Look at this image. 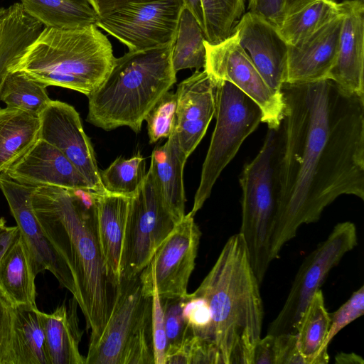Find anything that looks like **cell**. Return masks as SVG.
<instances>
[{"instance_id": "obj_1", "label": "cell", "mask_w": 364, "mask_h": 364, "mask_svg": "<svg viewBox=\"0 0 364 364\" xmlns=\"http://www.w3.org/2000/svg\"><path fill=\"white\" fill-rule=\"evenodd\" d=\"M275 153L277 212L269 259L342 195L364 200V97L330 79L284 83Z\"/></svg>"}, {"instance_id": "obj_2", "label": "cell", "mask_w": 364, "mask_h": 364, "mask_svg": "<svg viewBox=\"0 0 364 364\" xmlns=\"http://www.w3.org/2000/svg\"><path fill=\"white\" fill-rule=\"evenodd\" d=\"M99 193L91 188L43 186L36 187L31 196L44 232L73 275L77 301L86 328L91 330L89 345L104 330L115 291L106 273L96 232Z\"/></svg>"}, {"instance_id": "obj_3", "label": "cell", "mask_w": 364, "mask_h": 364, "mask_svg": "<svg viewBox=\"0 0 364 364\" xmlns=\"http://www.w3.org/2000/svg\"><path fill=\"white\" fill-rule=\"evenodd\" d=\"M259 286L238 232L228 239L210 272L191 293L208 303L211 343L221 364H252L264 316Z\"/></svg>"}, {"instance_id": "obj_4", "label": "cell", "mask_w": 364, "mask_h": 364, "mask_svg": "<svg viewBox=\"0 0 364 364\" xmlns=\"http://www.w3.org/2000/svg\"><path fill=\"white\" fill-rule=\"evenodd\" d=\"M174 40L116 58L107 78L87 96L86 120L106 131L126 126L139 132L147 113L176 82Z\"/></svg>"}, {"instance_id": "obj_5", "label": "cell", "mask_w": 364, "mask_h": 364, "mask_svg": "<svg viewBox=\"0 0 364 364\" xmlns=\"http://www.w3.org/2000/svg\"><path fill=\"white\" fill-rule=\"evenodd\" d=\"M112 46L96 24L70 29L43 28L13 70L48 86L87 97L105 81L115 61Z\"/></svg>"}, {"instance_id": "obj_6", "label": "cell", "mask_w": 364, "mask_h": 364, "mask_svg": "<svg viewBox=\"0 0 364 364\" xmlns=\"http://www.w3.org/2000/svg\"><path fill=\"white\" fill-rule=\"evenodd\" d=\"M154 286L150 264L136 276L119 280L108 320L97 340L89 345L85 364H155Z\"/></svg>"}, {"instance_id": "obj_7", "label": "cell", "mask_w": 364, "mask_h": 364, "mask_svg": "<svg viewBox=\"0 0 364 364\" xmlns=\"http://www.w3.org/2000/svg\"><path fill=\"white\" fill-rule=\"evenodd\" d=\"M278 129H269L256 156L247 163L239 181L242 188V223L239 233L261 285L269 264V246L277 212L275 153Z\"/></svg>"}, {"instance_id": "obj_8", "label": "cell", "mask_w": 364, "mask_h": 364, "mask_svg": "<svg viewBox=\"0 0 364 364\" xmlns=\"http://www.w3.org/2000/svg\"><path fill=\"white\" fill-rule=\"evenodd\" d=\"M213 80L216 123L202 166L193 208L188 213L193 217L210 197L219 176L235 156L244 141L262 122L259 107L243 92L228 81Z\"/></svg>"}, {"instance_id": "obj_9", "label": "cell", "mask_w": 364, "mask_h": 364, "mask_svg": "<svg viewBox=\"0 0 364 364\" xmlns=\"http://www.w3.org/2000/svg\"><path fill=\"white\" fill-rule=\"evenodd\" d=\"M149 170L130 197L119 265V280L139 274L176 225Z\"/></svg>"}, {"instance_id": "obj_10", "label": "cell", "mask_w": 364, "mask_h": 364, "mask_svg": "<svg viewBox=\"0 0 364 364\" xmlns=\"http://www.w3.org/2000/svg\"><path fill=\"white\" fill-rule=\"evenodd\" d=\"M358 244L355 225L350 221L338 223L299 267L289 293L267 333L296 334L299 322L314 294L330 271Z\"/></svg>"}, {"instance_id": "obj_11", "label": "cell", "mask_w": 364, "mask_h": 364, "mask_svg": "<svg viewBox=\"0 0 364 364\" xmlns=\"http://www.w3.org/2000/svg\"><path fill=\"white\" fill-rule=\"evenodd\" d=\"M204 70L215 80L228 81L248 96L259 107L262 122L269 129H279L284 109L281 91L272 89L264 81L236 33L224 41L211 44L205 41Z\"/></svg>"}, {"instance_id": "obj_12", "label": "cell", "mask_w": 364, "mask_h": 364, "mask_svg": "<svg viewBox=\"0 0 364 364\" xmlns=\"http://www.w3.org/2000/svg\"><path fill=\"white\" fill-rule=\"evenodd\" d=\"M182 0H150L128 4L99 17L96 26L124 44L142 50L175 39Z\"/></svg>"}, {"instance_id": "obj_13", "label": "cell", "mask_w": 364, "mask_h": 364, "mask_svg": "<svg viewBox=\"0 0 364 364\" xmlns=\"http://www.w3.org/2000/svg\"><path fill=\"white\" fill-rule=\"evenodd\" d=\"M35 188L17 183L5 172L0 173V189L29 249L36 275L49 271L77 300V291L72 272L47 237L34 213L31 196Z\"/></svg>"}, {"instance_id": "obj_14", "label": "cell", "mask_w": 364, "mask_h": 364, "mask_svg": "<svg viewBox=\"0 0 364 364\" xmlns=\"http://www.w3.org/2000/svg\"><path fill=\"white\" fill-rule=\"evenodd\" d=\"M201 232L189 213L176 224L149 263L161 299L184 297L195 268Z\"/></svg>"}, {"instance_id": "obj_15", "label": "cell", "mask_w": 364, "mask_h": 364, "mask_svg": "<svg viewBox=\"0 0 364 364\" xmlns=\"http://www.w3.org/2000/svg\"><path fill=\"white\" fill-rule=\"evenodd\" d=\"M39 138L60 150L86 178L91 188L104 192L100 170L79 113L70 105L50 100L39 115Z\"/></svg>"}, {"instance_id": "obj_16", "label": "cell", "mask_w": 364, "mask_h": 364, "mask_svg": "<svg viewBox=\"0 0 364 364\" xmlns=\"http://www.w3.org/2000/svg\"><path fill=\"white\" fill-rule=\"evenodd\" d=\"M174 134L188 158L198 146L215 115V82L204 70H196L176 89Z\"/></svg>"}, {"instance_id": "obj_17", "label": "cell", "mask_w": 364, "mask_h": 364, "mask_svg": "<svg viewBox=\"0 0 364 364\" xmlns=\"http://www.w3.org/2000/svg\"><path fill=\"white\" fill-rule=\"evenodd\" d=\"M233 32L266 83L281 91L286 80L288 44L278 29L248 11L238 21Z\"/></svg>"}, {"instance_id": "obj_18", "label": "cell", "mask_w": 364, "mask_h": 364, "mask_svg": "<svg viewBox=\"0 0 364 364\" xmlns=\"http://www.w3.org/2000/svg\"><path fill=\"white\" fill-rule=\"evenodd\" d=\"M342 14L294 45H288L285 83L328 79L337 57Z\"/></svg>"}, {"instance_id": "obj_19", "label": "cell", "mask_w": 364, "mask_h": 364, "mask_svg": "<svg viewBox=\"0 0 364 364\" xmlns=\"http://www.w3.org/2000/svg\"><path fill=\"white\" fill-rule=\"evenodd\" d=\"M4 172L14 181L26 186L92 189L60 150L40 138Z\"/></svg>"}, {"instance_id": "obj_20", "label": "cell", "mask_w": 364, "mask_h": 364, "mask_svg": "<svg viewBox=\"0 0 364 364\" xmlns=\"http://www.w3.org/2000/svg\"><path fill=\"white\" fill-rule=\"evenodd\" d=\"M341 4L343 21L338 49L328 79L345 92L364 97V3L346 0Z\"/></svg>"}, {"instance_id": "obj_21", "label": "cell", "mask_w": 364, "mask_h": 364, "mask_svg": "<svg viewBox=\"0 0 364 364\" xmlns=\"http://www.w3.org/2000/svg\"><path fill=\"white\" fill-rule=\"evenodd\" d=\"M130 197L99 193L96 232L107 277L114 288L119 282V265Z\"/></svg>"}, {"instance_id": "obj_22", "label": "cell", "mask_w": 364, "mask_h": 364, "mask_svg": "<svg viewBox=\"0 0 364 364\" xmlns=\"http://www.w3.org/2000/svg\"><path fill=\"white\" fill-rule=\"evenodd\" d=\"M151 157L149 170L166 208L177 223L186 215L183 175L188 158L178 146L173 132L164 145L154 149Z\"/></svg>"}, {"instance_id": "obj_23", "label": "cell", "mask_w": 364, "mask_h": 364, "mask_svg": "<svg viewBox=\"0 0 364 364\" xmlns=\"http://www.w3.org/2000/svg\"><path fill=\"white\" fill-rule=\"evenodd\" d=\"M77 306L73 296L68 305L63 303L50 314L42 312L50 364H85L79 349L83 332L79 326Z\"/></svg>"}, {"instance_id": "obj_24", "label": "cell", "mask_w": 364, "mask_h": 364, "mask_svg": "<svg viewBox=\"0 0 364 364\" xmlns=\"http://www.w3.org/2000/svg\"><path fill=\"white\" fill-rule=\"evenodd\" d=\"M36 274L20 232L0 259V294L13 306L36 307Z\"/></svg>"}, {"instance_id": "obj_25", "label": "cell", "mask_w": 364, "mask_h": 364, "mask_svg": "<svg viewBox=\"0 0 364 364\" xmlns=\"http://www.w3.org/2000/svg\"><path fill=\"white\" fill-rule=\"evenodd\" d=\"M8 364H50L42 311L37 306L13 307Z\"/></svg>"}, {"instance_id": "obj_26", "label": "cell", "mask_w": 364, "mask_h": 364, "mask_svg": "<svg viewBox=\"0 0 364 364\" xmlns=\"http://www.w3.org/2000/svg\"><path fill=\"white\" fill-rule=\"evenodd\" d=\"M43 30L42 24L21 8L0 10V92L7 73Z\"/></svg>"}, {"instance_id": "obj_27", "label": "cell", "mask_w": 364, "mask_h": 364, "mask_svg": "<svg viewBox=\"0 0 364 364\" xmlns=\"http://www.w3.org/2000/svg\"><path fill=\"white\" fill-rule=\"evenodd\" d=\"M39 133V116L14 107L0 108V173L31 149Z\"/></svg>"}, {"instance_id": "obj_28", "label": "cell", "mask_w": 364, "mask_h": 364, "mask_svg": "<svg viewBox=\"0 0 364 364\" xmlns=\"http://www.w3.org/2000/svg\"><path fill=\"white\" fill-rule=\"evenodd\" d=\"M323 293L318 289L307 305L297 326V346L305 364H326L329 356L325 342L330 328Z\"/></svg>"}, {"instance_id": "obj_29", "label": "cell", "mask_w": 364, "mask_h": 364, "mask_svg": "<svg viewBox=\"0 0 364 364\" xmlns=\"http://www.w3.org/2000/svg\"><path fill=\"white\" fill-rule=\"evenodd\" d=\"M21 4L45 27L75 28L96 24L99 18L89 0H21Z\"/></svg>"}, {"instance_id": "obj_30", "label": "cell", "mask_w": 364, "mask_h": 364, "mask_svg": "<svg viewBox=\"0 0 364 364\" xmlns=\"http://www.w3.org/2000/svg\"><path fill=\"white\" fill-rule=\"evenodd\" d=\"M341 14V3L310 0L287 16L277 29L288 45H294Z\"/></svg>"}, {"instance_id": "obj_31", "label": "cell", "mask_w": 364, "mask_h": 364, "mask_svg": "<svg viewBox=\"0 0 364 364\" xmlns=\"http://www.w3.org/2000/svg\"><path fill=\"white\" fill-rule=\"evenodd\" d=\"M205 33L194 17L183 8L178 21L172 51V65L177 73L183 69L204 68L205 63Z\"/></svg>"}, {"instance_id": "obj_32", "label": "cell", "mask_w": 364, "mask_h": 364, "mask_svg": "<svg viewBox=\"0 0 364 364\" xmlns=\"http://www.w3.org/2000/svg\"><path fill=\"white\" fill-rule=\"evenodd\" d=\"M46 86L22 71L11 70L5 77L0 101L6 107L24 110L39 116L51 100Z\"/></svg>"}, {"instance_id": "obj_33", "label": "cell", "mask_w": 364, "mask_h": 364, "mask_svg": "<svg viewBox=\"0 0 364 364\" xmlns=\"http://www.w3.org/2000/svg\"><path fill=\"white\" fill-rule=\"evenodd\" d=\"M146 173V159L138 154L129 159L117 158L100 174L105 191L131 197L144 182Z\"/></svg>"}, {"instance_id": "obj_34", "label": "cell", "mask_w": 364, "mask_h": 364, "mask_svg": "<svg viewBox=\"0 0 364 364\" xmlns=\"http://www.w3.org/2000/svg\"><path fill=\"white\" fill-rule=\"evenodd\" d=\"M205 41L220 43L233 31L245 9V0H201Z\"/></svg>"}, {"instance_id": "obj_35", "label": "cell", "mask_w": 364, "mask_h": 364, "mask_svg": "<svg viewBox=\"0 0 364 364\" xmlns=\"http://www.w3.org/2000/svg\"><path fill=\"white\" fill-rule=\"evenodd\" d=\"M177 97L176 92H166L146 115L149 142L154 144L172 134L176 120Z\"/></svg>"}, {"instance_id": "obj_36", "label": "cell", "mask_w": 364, "mask_h": 364, "mask_svg": "<svg viewBox=\"0 0 364 364\" xmlns=\"http://www.w3.org/2000/svg\"><path fill=\"white\" fill-rule=\"evenodd\" d=\"M186 296L161 299L166 338V353L176 349L187 337L193 335L183 316Z\"/></svg>"}, {"instance_id": "obj_37", "label": "cell", "mask_w": 364, "mask_h": 364, "mask_svg": "<svg viewBox=\"0 0 364 364\" xmlns=\"http://www.w3.org/2000/svg\"><path fill=\"white\" fill-rule=\"evenodd\" d=\"M309 1L250 0L248 11L278 28L287 16Z\"/></svg>"}, {"instance_id": "obj_38", "label": "cell", "mask_w": 364, "mask_h": 364, "mask_svg": "<svg viewBox=\"0 0 364 364\" xmlns=\"http://www.w3.org/2000/svg\"><path fill=\"white\" fill-rule=\"evenodd\" d=\"M364 314V286L354 291L350 298L330 315V328L325 342L328 348L332 339L343 328Z\"/></svg>"}, {"instance_id": "obj_39", "label": "cell", "mask_w": 364, "mask_h": 364, "mask_svg": "<svg viewBox=\"0 0 364 364\" xmlns=\"http://www.w3.org/2000/svg\"><path fill=\"white\" fill-rule=\"evenodd\" d=\"M183 316L194 336L211 343V315L208 303L203 298L188 293Z\"/></svg>"}, {"instance_id": "obj_40", "label": "cell", "mask_w": 364, "mask_h": 364, "mask_svg": "<svg viewBox=\"0 0 364 364\" xmlns=\"http://www.w3.org/2000/svg\"><path fill=\"white\" fill-rule=\"evenodd\" d=\"M152 330L155 364H165L166 338L164 310L162 301L157 294L155 283L153 289Z\"/></svg>"}, {"instance_id": "obj_41", "label": "cell", "mask_w": 364, "mask_h": 364, "mask_svg": "<svg viewBox=\"0 0 364 364\" xmlns=\"http://www.w3.org/2000/svg\"><path fill=\"white\" fill-rule=\"evenodd\" d=\"M275 364H305L297 346V336L283 333L275 336Z\"/></svg>"}, {"instance_id": "obj_42", "label": "cell", "mask_w": 364, "mask_h": 364, "mask_svg": "<svg viewBox=\"0 0 364 364\" xmlns=\"http://www.w3.org/2000/svg\"><path fill=\"white\" fill-rule=\"evenodd\" d=\"M13 328V306L0 294V364H8Z\"/></svg>"}, {"instance_id": "obj_43", "label": "cell", "mask_w": 364, "mask_h": 364, "mask_svg": "<svg viewBox=\"0 0 364 364\" xmlns=\"http://www.w3.org/2000/svg\"><path fill=\"white\" fill-rule=\"evenodd\" d=\"M275 336L267 333L256 343L252 364H275Z\"/></svg>"}, {"instance_id": "obj_44", "label": "cell", "mask_w": 364, "mask_h": 364, "mask_svg": "<svg viewBox=\"0 0 364 364\" xmlns=\"http://www.w3.org/2000/svg\"><path fill=\"white\" fill-rule=\"evenodd\" d=\"M144 1L150 0H89L99 17L107 15L128 4Z\"/></svg>"}, {"instance_id": "obj_45", "label": "cell", "mask_w": 364, "mask_h": 364, "mask_svg": "<svg viewBox=\"0 0 364 364\" xmlns=\"http://www.w3.org/2000/svg\"><path fill=\"white\" fill-rule=\"evenodd\" d=\"M19 235L18 227L9 226L4 218H0V259Z\"/></svg>"}, {"instance_id": "obj_46", "label": "cell", "mask_w": 364, "mask_h": 364, "mask_svg": "<svg viewBox=\"0 0 364 364\" xmlns=\"http://www.w3.org/2000/svg\"><path fill=\"white\" fill-rule=\"evenodd\" d=\"M184 8L188 9L196 18L204 31V18L201 0H182Z\"/></svg>"}, {"instance_id": "obj_47", "label": "cell", "mask_w": 364, "mask_h": 364, "mask_svg": "<svg viewBox=\"0 0 364 364\" xmlns=\"http://www.w3.org/2000/svg\"><path fill=\"white\" fill-rule=\"evenodd\" d=\"M335 363L338 364H363V358L355 353L341 352L335 356Z\"/></svg>"}, {"instance_id": "obj_48", "label": "cell", "mask_w": 364, "mask_h": 364, "mask_svg": "<svg viewBox=\"0 0 364 364\" xmlns=\"http://www.w3.org/2000/svg\"><path fill=\"white\" fill-rule=\"evenodd\" d=\"M356 1L361 2V3H364V0H356Z\"/></svg>"}]
</instances>
